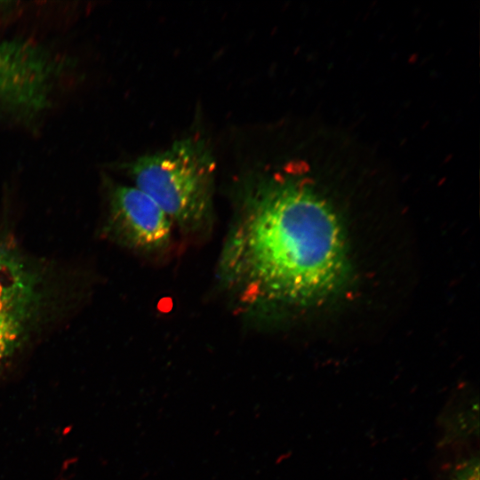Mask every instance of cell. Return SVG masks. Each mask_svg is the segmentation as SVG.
Listing matches in <instances>:
<instances>
[{
	"mask_svg": "<svg viewBox=\"0 0 480 480\" xmlns=\"http://www.w3.org/2000/svg\"><path fill=\"white\" fill-rule=\"evenodd\" d=\"M56 64L30 43L0 40V108L36 112L46 106Z\"/></svg>",
	"mask_w": 480,
	"mask_h": 480,
	"instance_id": "cell-4",
	"label": "cell"
},
{
	"mask_svg": "<svg viewBox=\"0 0 480 480\" xmlns=\"http://www.w3.org/2000/svg\"><path fill=\"white\" fill-rule=\"evenodd\" d=\"M110 227L130 248L146 254L169 246L173 226L161 207L135 186L116 185L110 193Z\"/></svg>",
	"mask_w": 480,
	"mask_h": 480,
	"instance_id": "cell-5",
	"label": "cell"
},
{
	"mask_svg": "<svg viewBox=\"0 0 480 480\" xmlns=\"http://www.w3.org/2000/svg\"><path fill=\"white\" fill-rule=\"evenodd\" d=\"M41 303L37 274L18 252L0 245V366L29 334Z\"/></svg>",
	"mask_w": 480,
	"mask_h": 480,
	"instance_id": "cell-3",
	"label": "cell"
},
{
	"mask_svg": "<svg viewBox=\"0 0 480 480\" xmlns=\"http://www.w3.org/2000/svg\"><path fill=\"white\" fill-rule=\"evenodd\" d=\"M479 463L477 456L460 462L453 469L450 480H479Z\"/></svg>",
	"mask_w": 480,
	"mask_h": 480,
	"instance_id": "cell-6",
	"label": "cell"
},
{
	"mask_svg": "<svg viewBox=\"0 0 480 480\" xmlns=\"http://www.w3.org/2000/svg\"><path fill=\"white\" fill-rule=\"evenodd\" d=\"M214 171L209 148L194 138L140 156L130 167L134 186L161 207L174 228L188 233L210 221Z\"/></svg>",
	"mask_w": 480,
	"mask_h": 480,
	"instance_id": "cell-2",
	"label": "cell"
},
{
	"mask_svg": "<svg viewBox=\"0 0 480 480\" xmlns=\"http://www.w3.org/2000/svg\"><path fill=\"white\" fill-rule=\"evenodd\" d=\"M343 265L340 227L324 199L276 175L247 185L219 264L244 311L260 316L314 299L336 284Z\"/></svg>",
	"mask_w": 480,
	"mask_h": 480,
	"instance_id": "cell-1",
	"label": "cell"
}]
</instances>
